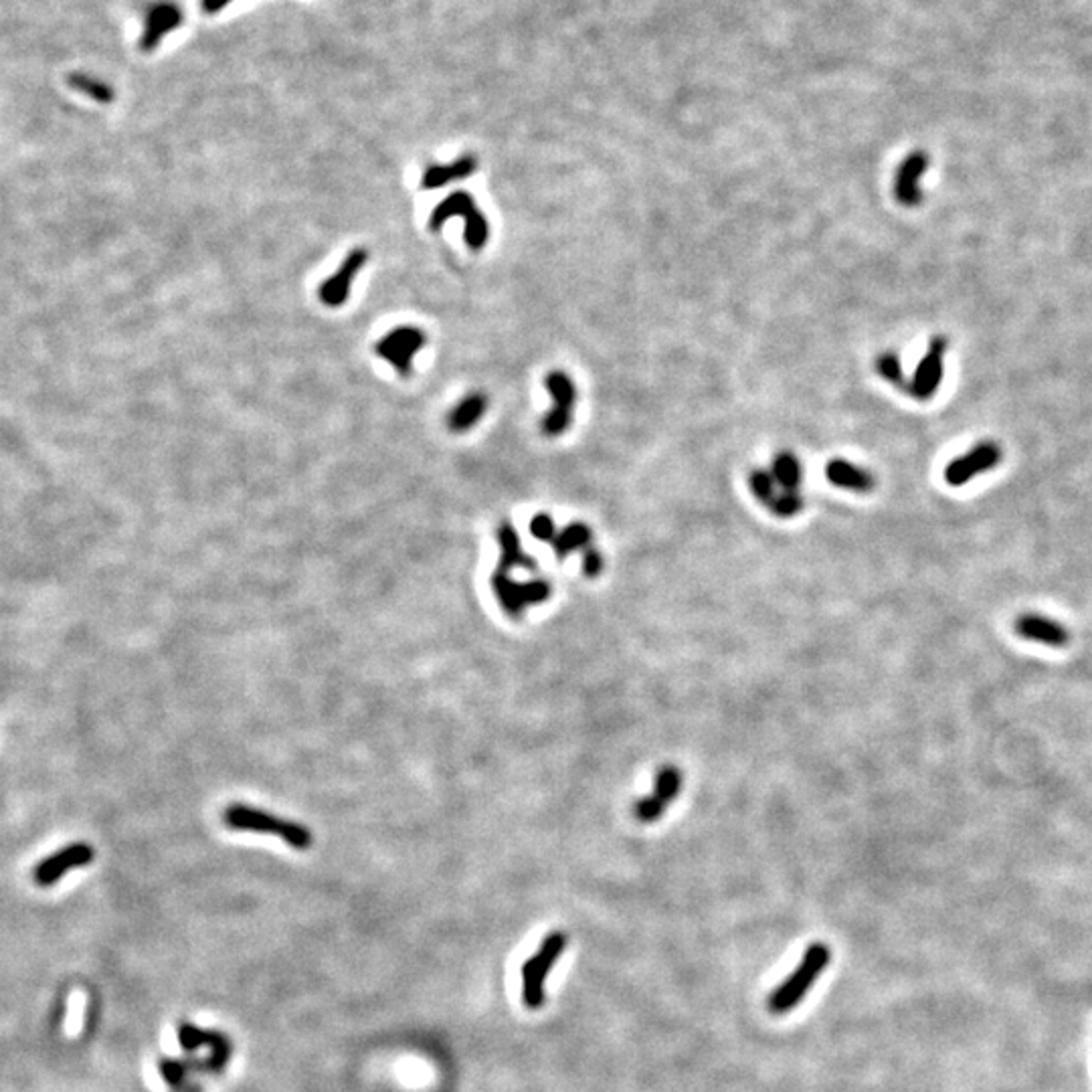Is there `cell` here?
<instances>
[{
	"label": "cell",
	"instance_id": "obj_8",
	"mask_svg": "<svg viewBox=\"0 0 1092 1092\" xmlns=\"http://www.w3.org/2000/svg\"><path fill=\"white\" fill-rule=\"evenodd\" d=\"M1001 462V447L993 441H982L973 445L967 453L955 457L945 468V480L949 485H963L975 476L993 470Z\"/></svg>",
	"mask_w": 1092,
	"mask_h": 1092
},
{
	"label": "cell",
	"instance_id": "obj_23",
	"mask_svg": "<svg viewBox=\"0 0 1092 1092\" xmlns=\"http://www.w3.org/2000/svg\"><path fill=\"white\" fill-rule=\"evenodd\" d=\"M177 22H179V13H177L175 9H172V7H160V9L152 15V19H150V33L147 35V41H148L150 45L156 43V39H158L164 31H168V28L175 26Z\"/></svg>",
	"mask_w": 1092,
	"mask_h": 1092
},
{
	"label": "cell",
	"instance_id": "obj_19",
	"mask_svg": "<svg viewBox=\"0 0 1092 1092\" xmlns=\"http://www.w3.org/2000/svg\"><path fill=\"white\" fill-rule=\"evenodd\" d=\"M775 482H777L783 490H797L801 480H803V468L799 459L791 453V451H781L775 455L773 459V470H771Z\"/></svg>",
	"mask_w": 1092,
	"mask_h": 1092
},
{
	"label": "cell",
	"instance_id": "obj_18",
	"mask_svg": "<svg viewBox=\"0 0 1092 1092\" xmlns=\"http://www.w3.org/2000/svg\"><path fill=\"white\" fill-rule=\"evenodd\" d=\"M591 540H593V532L585 523H570L559 534H555L551 544H553L557 559L563 561L572 551L583 549V546H587Z\"/></svg>",
	"mask_w": 1092,
	"mask_h": 1092
},
{
	"label": "cell",
	"instance_id": "obj_15",
	"mask_svg": "<svg viewBox=\"0 0 1092 1092\" xmlns=\"http://www.w3.org/2000/svg\"><path fill=\"white\" fill-rule=\"evenodd\" d=\"M825 476L833 485L854 492H870L876 483L874 476L868 470L860 468L842 457L831 459V462L825 466Z\"/></svg>",
	"mask_w": 1092,
	"mask_h": 1092
},
{
	"label": "cell",
	"instance_id": "obj_12",
	"mask_svg": "<svg viewBox=\"0 0 1092 1092\" xmlns=\"http://www.w3.org/2000/svg\"><path fill=\"white\" fill-rule=\"evenodd\" d=\"M929 168V154L925 150L910 152L895 175V198L903 207H918L923 203L921 179Z\"/></svg>",
	"mask_w": 1092,
	"mask_h": 1092
},
{
	"label": "cell",
	"instance_id": "obj_9",
	"mask_svg": "<svg viewBox=\"0 0 1092 1092\" xmlns=\"http://www.w3.org/2000/svg\"><path fill=\"white\" fill-rule=\"evenodd\" d=\"M366 262H368V251L366 249H362V247L353 249L347 257H344V262L340 264L338 272L322 281L320 290H318L320 302L328 308H340V306L347 304V300L351 298V292H353V281L358 275V272L366 266Z\"/></svg>",
	"mask_w": 1092,
	"mask_h": 1092
},
{
	"label": "cell",
	"instance_id": "obj_24",
	"mask_svg": "<svg viewBox=\"0 0 1092 1092\" xmlns=\"http://www.w3.org/2000/svg\"><path fill=\"white\" fill-rule=\"evenodd\" d=\"M666 812V803L662 799H657L655 795H648L636 801L634 806V816L644 821V823H651L657 821L662 818V814Z\"/></svg>",
	"mask_w": 1092,
	"mask_h": 1092
},
{
	"label": "cell",
	"instance_id": "obj_13",
	"mask_svg": "<svg viewBox=\"0 0 1092 1092\" xmlns=\"http://www.w3.org/2000/svg\"><path fill=\"white\" fill-rule=\"evenodd\" d=\"M1016 631L1031 642H1040L1046 646H1067L1069 644V631L1065 625H1060L1048 617H1040V615H1024L1018 619L1016 623Z\"/></svg>",
	"mask_w": 1092,
	"mask_h": 1092
},
{
	"label": "cell",
	"instance_id": "obj_17",
	"mask_svg": "<svg viewBox=\"0 0 1092 1092\" xmlns=\"http://www.w3.org/2000/svg\"><path fill=\"white\" fill-rule=\"evenodd\" d=\"M487 409V397L483 393H470L449 411L447 427L451 434H466L478 421H482Z\"/></svg>",
	"mask_w": 1092,
	"mask_h": 1092
},
{
	"label": "cell",
	"instance_id": "obj_10",
	"mask_svg": "<svg viewBox=\"0 0 1092 1092\" xmlns=\"http://www.w3.org/2000/svg\"><path fill=\"white\" fill-rule=\"evenodd\" d=\"M94 860V848L88 844H71L65 846L63 850L51 854L49 858H45L43 861H39L33 878L39 886H53L60 882L69 870L73 868H81V866H88L90 861Z\"/></svg>",
	"mask_w": 1092,
	"mask_h": 1092
},
{
	"label": "cell",
	"instance_id": "obj_11",
	"mask_svg": "<svg viewBox=\"0 0 1092 1092\" xmlns=\"http://www.w3.org/2000/svg\"><path fill=\"white\" fill-rule=\"evenodd\" d=\"M946 353V338L935 336L929 342L927 355L918 362L914 377L908 381V393L918 400H929L943 381V357Z\"/></svg>",
	"mask_w": 1092,
	"mask_h": 1092
},
{
	"label": "cell",
	"instance_id": "obj_3",
	"mask_svg": "<svg viewBox=\"0 0 1092 1092\" xmlns=\"http://www.w3.org/2000/svg\"><path fill=\"white\" fill-rule=\"evenodd\" d=\"M567 949V935L555 931L546 935L538 951L523 965V1001L528 1010H540L546 1001V980L555 963Z\"/></svg>",
	"mask_w": 1092,
	"mask_h": 1092
},
{
	"label": "cell",
	"instance_id": "obj_4",
	"mask_svg": "<svg viewBox=\"0 0 1092 1092\" xmlns=\"http://www.w3.org/2000/svg\"><path fill=\"white\" fill-rule=\"evenodd\" d=\"M451 217H462L466 223V231H464V239L466 245L472 251H480L483 249V245L490 239V225L485 221V215L478 209L476 200L470 192L466 190H455L449 196H445L441 203L434 209L429 217V229L431 231H440L441 225H445L447 219Z\"/></svg>",
	"mask_w": 1092,
	"mask_h": 1092
},
{
	"label": "cell",
	"instance_id": "obj_16",
	"mask_svg": "<svg viewBox=\"0 0 1092 1092\" xmlns=\"http://www.w3.org/2000/svg\"><path fill=\"white\" fill-rule=\"evenodd\" d=\"M498 540H500V549H502V557H500V565L496 570L502 572H510L512 568L521 567V568H528V570H536V561L532 557H528L523 551V544L519 538V532L514 530V526L510 523H502L498 526Z\"/></svg>",
	"mask_w": 1092,
	"mask_h": 1092
},
{
	"label": "cell",
	"instance_id": "obj_14",
	"mask_svg": "<svg viewBox=\"0 0 1092 1092\" xmlns=\"http://www.w3.org/2000/svg\"><path fill=\"white\" fill-rule=\"evenodd\" d=\"M478 168V160L472 154H466L462 158H457L451 164H434L425 170V175L421 179V189L423 190H438L453 181H464L468 177H472Z\"/></svg>",
	"mask_w": 1092,
	"mask_h": 1092
},
{
	"label": "cell",
	"instance_id": "obj_28",
	"mask_svg": "<svg viewBox=\"0 0 1092 1092\" xmlns=\"http://www.w3.org/2000/svg\"><path fill=\"white\" fill-rule=\"evenodd\" d=\"M583 570L587 577H597L603 570V557L595 549H587L583 555Z\"/></svg>",
	"mask_w": 1092,
	"mask_h": 1092
},
{
	"label": "cell",
	"instance_id": "obj_27",
	"mask_svg": "<svg viewBox=\"0 0 1092 1092\" xmlns=\"http://www.w3.org/2000/svg\"><path fill=\"white\" fill-rule=\"evenodd\" d=\"M530 534L536 540H542V542L549 540L551 542L557 534V528H555V523H553L551 516L549 514H536L532 523H530Z\"/></svg>",
	"mask_w": 1092,
	"mask_h": 1092
},
{
	"label": "cell",
	"instance_id": "obj_22",
	"mask_svg": "<svg viewBox=\"0 0 1092 1092\" xmlns=\"http://www.w3.org/2000/svg\"><path fill=\"white\" fill-rule=\"evenodd\" d=\"M775 483H777V482H775L773 474L767 472V470H755L749 476V487H751L753 496L759 502H763L765 506H771L775 496H777V494H775Z\"/></svg>",
	"mask_w": 1092,
	"mask_h": 1092
},
{
	"label": "cell",
	"instance_id": "obj_25",
	"mask_svg": "<svg viewBox=\"0 0 1092 1092\" xmlns=\"http://www.w3.org/2000/svg\"><path fill=\"white\" fill-rule=\"evenodd\" d=\"M803 508V498L801 494H797V490H785L783 494H777L771 504L773 514L781 516V519H791V516L799 514Z\"/></svg>",
	"mask_w": 1092,
	"mask_h": 1092
},
{
	"label": "cell",
	"instance_id": "obj_7",
	"mask_svg": "<svg viewBox=\"0 0 1092 1092\" xmlns=\"http://www.w3.org/2000/svg\"><path fill=\"white\" fill-rule=\"evenodd\" d=\"M510 572L494 570L492 574V589L498 597L502 609L510 617H519L532 603H542L551 597V585L546 581H528L519 583L508 577Z\"/></svg>",
	"mask_w": 1092,
	"mask_h": 1092
},
{
	"label": "cell",
	"instance_id": "obj_26",
	"mask_svg": "<svg viewBox=\"0 0 1092 1092\" xmlns=\"http://www.w3.org/2000/svg\"><path fill=\"white\" fill-rule=\"evenodd\" d=\"M160 1074L170 1088H179L185 1082L187 1065H183V1062H179V1060L162 1058L160 1060Z\"/></svg>",
	"mask_w": 1092,
	"mask_h": 1092
},
{
	"label": "cell",
	"instance_id": "obj_6",
	"mask_svg": "<svg viewBox=\"0 0 1092 1092\" xmlns=\"http://www.w3.org/2000/svg\"><path fill=\"white\" fill-rule=\"evenodd\" d=\"M544 387L553 397V409L540 421V429L546 438H559L570 427L572 407L577 403V387L563 370L549 372Z\"/></svg>",
	"mask_w": 1092,
	"mask_h": 1092
},
{
	"label": "cell",
	"instance_id": "obj_20",
	"mask_svg": "<svg viewBox=\"0 0 1092 1092\" xmlns=\"http://www.w3.org/2000/svg\"><path fill=\"white\" fill-rule=\"evenodd\" d=\"M680 789H682V773L678 771V767L664 765L662 769L655 773L653 795L657 799H662L666 806L678 797Z\"/></svg>",
	"mask_w": 1092,
	"mask_h": 1092
},
{
	"label": "cell",
	"instance_id": "obj_1",
	"mask_svg": "<svg viewBox=\"0 0 1092 1092\" xmlns=\"http://www.w3.org/2000/svg\"><path fill=\"white\" fill-rule=\"evenodd\" d=\"M831 961V951L825 943H814L808 946L806 955L799 961L795 971L787 980L775 989L769 997V1010L775 1016L789 1014L793 1008L806 999L808 991L816 986L821 973L827 969Z\"/></svg>",
	"mask_w": 1092,
	"mask_h": 1092
},
{
	"label": "cell",
	"instance_id": "obj_21",
	"mask_svg": "<svg viewBox=\"0 0 1092 1092\" xmlns=\"http://www.w3.org/2000/svg\"><path fill=\"white\" fill-rule=\"evenodd\" d=\"M876 372L895 387H906L903 364L897 353H884L876 358Z\"/></svg>",
	"mask_w": 1092,
	"mask_h": 1092
},
{
	"label": "cell",
	"instance_id": "obj_2",
	"mask_svg": "<svg viewBox=\"0 0 1092 1092\" xmlns=\"http://www.w3.org/2000/svg\"><path fill=\"white\" fill-rule=\"evenodd\" d=\"M225 823L231 829L243 831H260L270 833V836L281 838L285 844H290L296 850H308L312 846V831L296 821L281 819L273 814L255 810L243 803H233L225 810Z\"/></svg>",
	"mask_w": 1092,
	"mask_h": 1092
},
{
	"label": "cell",
	"instance_id": "obj_5",
	"mask_svg": "<svg viewBox=\"0 0 1092 1092\" xmlns=\"http://www.w3.org/2000/svg\"><path fill=\"white\" fill-rule=\"evenodd\" d=\"M427 344V336L417 326H397L387 332L377 344L375 353L391 362L400 377L413 375V358Z\"/></svg>",
	"mask_w": 1092,
	"mask_h": 1092
}]
</instances>
